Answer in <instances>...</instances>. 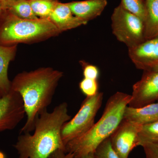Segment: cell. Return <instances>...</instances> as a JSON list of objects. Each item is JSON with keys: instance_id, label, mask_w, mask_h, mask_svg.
<instances>
[{"instance_id": "cell-1", "label": "cell", "mask_w": 158, "mask_h": 158, "mask_svg": "<svg viewBox=\"0 0 158 158\" xmlns=\"http://www.w3.org/2000/svg\"><path fill=\"white\" fill-rule=\"evenodd\" d=\"M71 118L65 102L58 105L52 112L44 111L36 119L34 134H20L18 138L14 147L19 158H49L57 150L65 151L61 130Z\"/></svg>"}, {"instance_id": "cell-2", "label": "cell", "mask_w": 158, "mask_h": 158, "mask_svg": "<svg viewBox=\"0 0 158 158\" xmlns=\"http://www.w3.org/2000/svg\"><path fill=\"white\" fill-rule=\"evenodd\" d=\"M62 76L63 73L59 71L44 68L23 72L15 77L11 84V90L21 96L27 117L20 134L34 131L36 119L50 105Z\"/></svg>"}, {"instance_id": "cell-3", "label": "cell", "mask_w": 158, "mask_h": 158, "mask_svg": "<svg viewBox=\"0 0 158 158\" xmlns=\"http://www.w3.org/2000/svg\"><path fill=\"white\" fill-rule=\"evenodd\" d=\"M131 95L117 92L107 102L103 113L97 122L83 135L69 141L65 151L81 158L93 154L99 145L114 133L123 118L125 110L131 101Z\"/></svg>"}, {"instance_id": "cell-4", "label": "cell", "mask_w": 158, "mask_h": 158, "mask_svg": "<svg viewBox=\"0 0 158 158\" xmlns=\"http://www.w3.org/2000/svg\"><path fill=\"white\" fill-rule=\"evenodd\" d=\"M48 19H24L9 13L0 31V43L11 44L48 37L59 32Z\"/></svg>"}, {"instance_id": "cell-5", "label": "cell", "mask_w": 158, "mask_h": 158, "mask_svg": "<svg viewBox=\"0 0 158 158\" xmlns=\"http://www.w3.org/2000/svg\"><path fill=\"white\" fill-rule=\"evenodd\" d=\"M103 99L102 92L86 98L75 116L64 123L61 130V136L65 146L69 141L83 135L93 126Z\"/></svg>"}, {"instance_id": "cell-6", "label": "cell", "mask_w": 158, "mask_h": 158, "mask_svg": "<svg viewBox=\"0 0 158 158\" xmlns=\"http://www.w3.org/2000/svg\"><path fill=\"white\" fill-rule=\"evenodd\" d=\"M111 20L113 34L128 48L145 40L143 21L125 9L121 4L114 9Z\"/></svg>"}, {"instance_id": "cell-7", "label": "cell", "mask_w": 158, "mask_h": 158, "mask_svg": "<svg viewBox=\"0 0 158 158\" xmlns=\"http://www.w3.org/2000/svg\"><path fill=\"white\" fill-rule=\"evenodd\" d=\"M141 125L123 118L110 137L111 145L120 158H128L135 148L138 146V134Z\"/></svg>"}, {"instance_id": "cell-8", "label": "cell", "mask_w": 158, "mask_h": 158, "mask_svg": "<svg viewBox=\"0 0 158 158\" xmlns=\"http://www.w3.org/2000/svg\"><path fill=\"white\" fill-rule=\"evenodd\" d=\"M158 100V69L144 71L141 79L133 85L128 106L141 108Z\"/></svg>"}, {"instance_id": "cell-9", "label": "cell", "mask_w": 158, "mask_h": 158, "mask_svg": "<svg viewBox=\"0 0 158 158\" xmlns=\"http://www.w3.org/2000/svg\"><path fill=\"white\" fill-rule=\"evenodd\" d=\"M26 114L22 98L12 90L0 97V132L13 129Z\"/></svg>"}, {"instance_id": "cell-10", "label": "cell", "mask_w": 158, "mask_h": 158, "mask_svg": "<svg viewBox=\"0 0 158 158\" xmlns=\"http://www.w3.org/2000/svg\"><path fill=\"white\" fill-rule=\"evenodd\" d=\"M128 49L130 59L136 68L144 71L158 69V35Z\"/></svg>"}, {"instance_id": "cell-11", "label": "cell", "mask_w": 158, "mask_h": 158, "mask_svg": "<svg viewBox=\"0 0 158 158\" xmlns=\"http://www.w3.org/2000/svg\"><path fill=\"white\" fill-rule=\"evenodd\" d=\"M48 19L58 28L63 31L85 25L87 22L75 16L68 3L59 2L51 13Z\"/></svg>"}, {"instance_id": "cell-12", "label": "cell", "mask_w": 158, "mask_h": 158, "mask_svg": "<svg viewBox=\"0 0 158 158\" xmlns=\"http://www.w3.org/2000/svg\"><path fill=\"white\" fill-rule=\"evenodd\" d=\"M68 3L74 15L87 22L101 15L107 5L106 0H86Z\"/></svg>"}, {"instance_id": "cell-13", "label": "cell", "mask_w": 158, "mask_h": 158, "mask_svg": "<svg viewBox=\"0 0 158 158\" xmlns=\"http://www.w3.org/2000/svg\"><path fill=\"white\" fill-rule=\"evenodd\" d=\"M143 125L151 123L158 119V102L141 108L126 107L123 118Z\"/></svg>"}, {"instance_id": "cell-14", "label": "cell", "mask_w": 158, "mask_h": 158, "mask_svg": "<svg viewBox=\"0 0 158 158\" xmlns=\"http://www.w3.org/2000/svg\"><path fill=\"white\" fill-rule=\"evenodd\" d=\"M16 47L0 46V93L2 96L9 93L11 84L8 76L9 62L14 57Z\"/></svg>"}, {"instance_id": "cell-15", "label": "cell", "mask_w": 158, "mask_h": 158, "mask_svg": "<svg viewBox=\"0 0 158 158\" xmlns=\"http://www.w3.org/2000/svg\"><path fill=\"white\" fill-rule=\"evenodd\" d=\"M146 18L144 22L145 40L158 35V0H144Z\"/></svg>"}, {"instance_id": "cell-16", "label": "cell", "mask_w": 158, "mask_h": 158, "mask_svg": "<svg viewBox=\"0 0 158 158\" xmlns=\"http://www.w3.org/2000/svg\"><path fill=\"white\" fill-rule=\"evenodd\" d=\"M6 10L22 19L34 20L39 19L33 11L29 0H18Z\"/></svg>"}, {"instance_id": "cell-17", "label": "cell", "mask_w": 158, "mask_h": 158, "mask_svg": "<svg viewBox=\"0 0 158 158\" xmlns=\"http://www.w3.org/2000/svg\"><path fill=\"white\" fill-rule=\"evenodd\" d=\"M29 2L35 14L43 19H48L59 2L58 0H29Z\"/></svg>"}, {"instance_id": "cell-18", "label": "cell", "mask_w": 158, "mask_h": 158, "mask_svg": "<svg viewBox=\"0 0 158 158\" xmlns=\"http://www.w3.org/2000/svg\"><path fill=\"white\" fill-rule=\"evenodd\" d=\"M138 140V146L145 143H158V119L141 126Z\"/></svg>"}, {"instance_id": "cell-19", "label": "cell", "mask_w": 158, "mask_h": 158, "mask_svg": "<svg viewBox=\"0 0 158 158\" xmlns=\"http://www.w3.org/2000/svg\"><path fill=\"white\" fill-rule=\"evenodd\" d=\"M120 4L125 9L140 18L144 22L146 14L144 0H121Z\"/></svg>"}, {"instance_id": "cell-20", "label": "cell", "mask_w": 158, "mask_h": 158, "mask_svg": "<svg viewBox=\"0 0 158 158\" xmlns=\"http://www.w3.org/2000/svg\"><path fill=\"white\" fill-rule=\"evenodd\" d=\"M94 154L96 158H120L112 148L110 138L100 144Z\"/></svg>"}, {"instance_id": "cell-21", "label": "cell", "mask_w": 158, "mask_h": 158, "mask_svg": "<svg viewBox=\"0 0 158 158\" xmlns=\"http://www.w3.org/2000/svg\"><path fill=\"white\" fill-rule=\"evenodd\" d=\"M79 88L83 94L87 97L94 96L99 92L97 80L84 78L80 82Z\"/></svg>"}, {"instance_id": "cell-22", "label": "cell", "mask_w": 158, "mask_h": 158, "mask_svg": "<svg viewBox=\"0 0 158 158\" xmlns=\"http://www.w3.org/2000/svg\"><path fill=\"white\" fill-rule=\"evenodd\" d=\"M84 78L97 80L99 75L98 69L97 66L88 64L85 62H81Z\"/></svg>"}, {"instance_id": "cell-23", "label": "cell", "mask_w": 158, "mask_h": 158, "mask_svg": "<svg viewBox=\"0 0 158 158\" xmlns=\"http://www.w3.org/2000/svg\"><path fill=\"white\" fill-rule=\"evenodd\" d=\"M145 158H158V143H145L142 145Z\"/></svg>"}, {"instance_id": "cell-24", "label": "cell", "mask_w": 158, "mask_h": 158, "mask_svg": "<svg viewBox=\"0 0 158 158\" xmlns=\"http://www.w3.org/2000/svg\"><path fill=\"white\" fill-rule=\"evenodd\" d=\"M49 158H74L73 155L65 151L59 150L54 152Z\"/></svg>"}, {"instance_id": "cell-25", "label": "cell", "mask_w": 158, "mask_h": 158, "mask_svg": "<svg viewBox=\"0 0 158 158\" xmlns=\"http://www.w3.org/2000/svg\"><path fill=\"white\" fill-rule=\"evenodd\" d=\"M17 1L18 0H0V3L2 5L4 10H6L9 6Z\"/></svg>"}, {"instance_id": "cell-26", "label": "cell", "mask_w": 158, "mask_h": 158, "mask_svg": "<svg viewBox=\"0 0 158 158\" xmlns=\"http://www.w3.org/2000/svg\"><path fill=\"white\" fill-rule=\"evenodd\" d=\"M81 158H96L94 155V154H90L88 155L82 157Z\"/></svg>"}, {"instance_id": "cell-27", "label": "cell", "mask_w": 158, "mask_h": 158, "mask_svg": "<svg viewBox=\"0 0 158 158\" xmlns=\"http://www.w3.org/2000/svg\"><path fill=\"white\" fill-rule=\"evenodd\" d=\"M3 10H4V8H3V6L2 4L0 3V15H1V14H2V12Z\"/></svg>"}, {"instance_id": "cell-28", "label": "cell", "mask_w": 158, "mask_h": 158, "mask_svg": "<svg viewBox=\"0 0 158 158\" xmlns=\"http://www.w3.org/2000/svg\"><path fill=\"white\" fill-rule=\"evenodd\" d=\"M0 158H5V155L2 152H0Z\"/></svg>"}, {"instance_id": "cell-29", "label": "cell", "mask_w": 158, "mask_h": 158, "mask_svg": "<svg viewBox=\"0 0 158 158\" xmlns=\"http://www.w3.org/2000/svg\"><path fill=\"white\" fill-rule=\"evenodd\" d=\"M0 95H1V96H2V95H1V93H0ZM0 97H1V96H0Z\"/></svg>"}]
</instances>
